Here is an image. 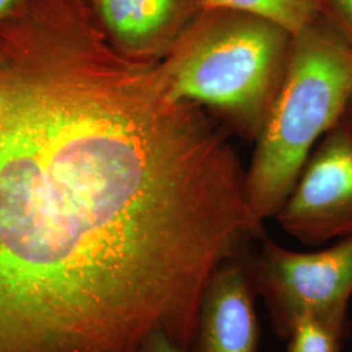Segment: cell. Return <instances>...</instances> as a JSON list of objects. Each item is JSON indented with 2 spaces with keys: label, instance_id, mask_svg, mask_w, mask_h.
Instances as JSON below:
<instances>
[{
  "label": "cell",
  "instance_id": "6da1fadb",
  "mask_svg": "<svg viewBox=\"0 0 352 352\" xmlns=\"http://www.w3.org/2000/svg\"><path fill=\"white\" fill-rule=\"evenodd\" d=\"M36 58L0 80V352H193L214 270L263 234L231 135L123 56L91 14L16 19Z\"/></svg>",
  "mask_w": 352,
  "mask_h": 352
},
{
  "label": "cell",
  "instance_id": "7a4b0ae2",
  "mask_svg": "<svg viewBox=\"0 0 352 352\" xmlns=\"http://www.w3.org/2000/svg\"><path fill=\"white\" fill-rule=\"evenodd\" d=\"M292 38L264 17L204 7L158 69L173 100L200 106L231 136L256 142L287 72Z\"/></svg>",
  "mask_w": 352,
  "mask_h": 352
},
{
  "label": "cell",
  "instance_id": "3957f363",
  "mask_svg": "<svg viewBox=\"0 0 352 352\" xmlns=\"http://www.w3.org/2000/svg\"><path fill=\"white\" fill-rule=\"evenodd\" d=\"M351 98L352 43L320 14L294 34L287 72L245 171L248 208L263 234Z\"/></svg>",
  "mask_w": 352,
  "mask_h": 352
},
{
  "label": "cell",
  "instance_id": "277c9868",
  "mask_svg": "<svg viewBox=\"0 0 352 352\" xmlns=\"http://www.w3.org/2000/svg\"><path fill=\"white\" fill-rule=\"evenodd\" d=\"M257 248L243 244L236 257L256 298L267 308L278 338H289L296 318L311 316L344 336L350 334L352 236L315 252L287 250L263 238Z\"/></svg>",
  "mask_w": 352,
  "mask_h": 352
},
{
  "label": "cell",
  "instance_id": "5b68a950",
  "mask_svg": "<svg viewBox=\"0 0 352 352\" xmlns=\"http://www.w3.org/2000/svg\"><path fill=\"white\" fill-rule=\"evenodd\" d=\"M274 218L283 231L311 247L352 236V118L349 113L318 141Z\"/></svg>",
  "mask_w": 352,
  "mask_h": 352
},
{
  "label": "cell",
  "instance_id": "8992f818",
  "mask_svg": "<svg viewBox=\"0 0 352 352\" xmlns=\"http://www.w3.org/2000/svg\"><path fill=\"white\" fill-rule=\"evenodd\" d=\"M109 43L123 56L160 62L204 8L202 0H87Z\"/></svg>",
  "mask_w": 352,
  "mask_h": 352
},
{
  "label": "cell",
  "instance_id": "52a82bcc",
  "mask_svg": "<svg viewBox=\"0 0 352 352\" xmlns=\"http://www.w3.org/2000/svg\"><path fill=\"white\" fill-rule=\"evenodd\" d=\"M236 253L219 265L202 295L193 352H257L258 318Z\"/></svg>",
  "mask_w": 352,
  "mask_h": 352
},
{
  "label": "cell",
  "instance_id": "ba28073f",
  "mask_svg": "<svg viewBox=\"0 0 352 352\" xmlns=\"http://www.w3.org/2000/svg\"><path fill=\"white\" fill-rule=\"evenodd\" d=\"M204 7L252 13L296 34L321 14L317 0H202Z\"/></svg>",
  "mask_w": 352,
  "mask_h": 352
},
{
  "label": "cell",
  "instance_id": "9c48e42d",
  "mask_svg": "<svg viewBox=\"0 0 352 352\" xmlns=\"http://www.w3.org/2000/svg\"><path fill=\"white\" fill-rule=\"evenodd\" d=\"M344 336L311 316L296 318L289 331L287 352H340Z\"/></svg>",
  "mask_w": 352,
  "mask_h": 352
},
{
  "label": "cell",
  "instance_id": "30bf717a",
  "mask_svg": "<svg viewBox=\"0 0 352 352\" xmlns=\"http://www.w3.org/2000/svg\"><path fill=\"white\" fill-rule=\"evenodd\" d=\"M321 14L352 43V0H317Z\"/></svg>",
  "mask_w": 352,
  "mask_h": 352
},
{
  "label": "cell",
  "instance_id": "8fae6325",
  "mask_svg": "<svg viewBox=\"0 0 352 352\" xmlns=\"http://www.w3.org/2000/svg\"><path fill=\"white\" fill-rule=\"evenodd\" d=\"M126 352H190L175 340H171L164 331H154Z\"/></svg>",
  "mask_w": 352,
  "mask_h": 352
},
{
  "label": "cell",
  "instance_id": "7c38bea8",
  "mask_svg": "<svg viewBox=\"0 0 352 352\" xmlns=\"http://www.w3.org/2000/svg\"><path fill=\"white\" fill-rule=\"evenodd\" d=\"M24 0H0V23L17 11Z\"/></svg>",
  "mask_w": 352,
  "mask_h": 352
},
{
  "label": "cell",
  "instance_id": "4fadbf2b",
  "mask_svg": "<svg viewBox=\"0 0 352 352\" xmlns=\"http://www.w3.org/2000/svg\"><path fill=\"white\" fill-rule=\"evenodd\" d=\"M346 113H349V115L352 118V98L350 103H349V107H347V111H346Z\"/></svg>",
  "mask_w": 352,
  "mask_h": 352
},
{
  "label": "cell",
  "instance_id": "5bb4252c",
  "mask_svg": "<svg viewBox=\"0 0 352 352\" xmlns=\"http://www.w3.org/2000/svg\"><path fill=\"white\" fill-rule=\"evenodd\" d=\"M1 113H3V98H1V91H0V119H1Z\"/></svg>",
  "mask_w": 352,
  "mask_h": 352
}]
</instances>
